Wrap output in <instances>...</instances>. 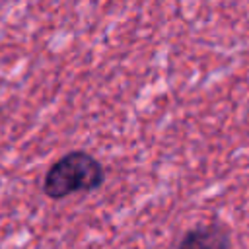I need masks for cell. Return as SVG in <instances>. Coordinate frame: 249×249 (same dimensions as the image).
<instances>
[{
	"instance_id": "obj_1",
	"label": "cell",
	"mask_w": 249,
	"mask_h": 249,
	"mask_svg": "<svg viewBox=\"0 0 249 249\" xmlns=\"http://www.w3.org/2000/svg\"><path fill=\"white\" fill-rule=\"evenodd\" d=\"M103 183L105 167L101 161L84 150H74L51 165L43 179V193L53 200H60L74 193L95 191Z\"/></svg>"
},
{
	"instance_id": "obj_2",
	"label": "cell",
	"mask_w": 249,
	"mask_h": 249,
	"mask_svg": "<svg viewBox=\"0 0 249 249\" xmlns=\"http://www.w3.org/2000/svg\"><path fill=\"white\" fill-rule=\"evenodd\" d=\"M177 249H231V233L218 222L195 226L183 233Z\"/></svg>"
}]
</instances>
